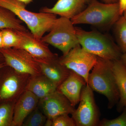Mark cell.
<instances>
[{"mask_svg": "<svg viewBox=\"0 0 126 126\" xmlns=\"http://www.w3.org/2000/svg\"><path fill=\"white\" fill-rule=\"evenodd\" d=\"M87 84L93 91L107 98L109 109L119 101V91L112 69V61L97 57L96 63L89 73Z\"/></svg>", "mask_w": 126, "mask_h": 126, "instance_id": "cell-1", "label": "cell"}, {"mask_svg": "<svg viewBox=\"0 0 126 126\" xmlns=\"http://www.w3.org/2000/svg\"><path fill=\"white\" fill-rule=\"evenodd\" d=\"M121 16L118 2L107 4L94 0L83 11L70 19L74 25L86 24L107 30Z\"/></svg>", "mask_w": 126, "mask_h": 126, "instance_id": "cell-2", "label": "cell"}, {"mask_svg": "<svg viewBox=\"0 0 126 126\" xmlns=\"http://www.w3.org/2000/svg\"><path fill=\"white\" fill-rule=\"evenodd\" d=\"M79 43L92 54L107 60H119L123 53L111 37L97 31H87L75 27Z\"/></svg>", "mask_w": 126, "mask_h": 126, "instance_id": "cell-3", "label": "cell"}, {"mask_svg": "<svg viewBox=\"0 0 126 126\" xmlns=\"http://www.w3.org/2000/svg\"><path fill=\"white\" fill-rule=\"evenodd\" d=\"M26 6L17 0H0V6L13 12L26 24L34 36L41 39L45 33L51 29L57 19V15L41 12H32L26 9Z\"/></svg>", "mask_w": 126, "mask_h": 126, "instance_id": "cell-4", "label": "cell"}, {"mask_svg": "<svg viewBox=\"0 0 126 126\" xmlns=\"http://www.w3.org/2000/svg\"><path fill=\"white\" fill-rule=\"evenodd\" d=\"M71 19L65 17L57 18L48 34L41 40L61 50L63 55L67 53L79 45L75 28Z\"/></svg>", "mask_w": 126, "mask_h": 126, "instance_id": "cell-5", "label": "cell"}, {"mask_svg": "<svg viewBox=\"0 0 126 126\" xmlns=\"http://www.w3.org/2000/svg\"><path fill=\"white\" fill-rule=\"evenodd\" d=\"M31 76L6 64L0 68V103L16 101L26 90Z\"/></svg>", "mask_w": 126, "mask_h": 126, "instance_id": "cell-6", "label": "cell"}, {"mask_svg": "<svg viewBox=\"0 0 126 126\" xmlns=\"http://www.w3.org/2000/svg\"><path fill=\"white\" fill-rule=\"evenodd\" d=\"M79 105L72 114L77 126H97L100 113L94 99L93 91L87 84L81 91Z\"/></svg>", "mask_w": 126, "mask_h": 126, "instance_id": "cell-7", "label": "cell"}, {"mask_svg": "<svg viewBox=\"0 0 126 126\" xmlns=\"http://www.w3.org/2000/svg\"><path fill=\"white\" fill-rule=\"evenodd\" d=\"M97 58V56L87 52L79 44L59 59L63 65L82 77L87 84L90 71L96 63Z\"/></svg>", "mask_w": 126, "mask_h": 126, "instance_id": "cell-8", "label": "cell"}, {"mask_svg": "<svg viewBox=\"0 0 126 126\" xmlns=\"http://www.w3.org/2000/svg\"><path fill=\"white\" fill-rule=\"evenodd\" d=\"M0 52L4 56L6 65L16 71L31 76L42 74L35 59L25 50L20 48H2Z\"/></svg>", "mask_w": 126, "mask_h": 126, "instance_id": "cell-9", "label": "cell"}, {"mask_svg": "<svg viewBox=\"0 0 126 126\" xmlns=\"http://www.w3.org/2000/svg\"><path fill=\"white\" fill-rule=\"evenodd\" d=\"M38 106L47 119L51 120L63 114L72 115L75 109L68 99L57 90L40 99Z\"/></svg>", "mask_w": 126, "mask_h": 126, "instance_id": "cell-10", "label": "cell"}, {"mask_svg": "<svg viewBox=\"0 0 126 126\" xmlns=\"http://www.w3.org/2000/svg\"><path fill=\"white\" fill-rule=\"evenodd\" d=\"M16 30L20 38L16 48L25 50L35 59L50 58L58 56L51 52L47 43L36 38L28 30Z\"/></svg>", "mask_w": 126, "mask_h": 126, "instance_id": "cell-11", "label": "cell"}, {"mask_svg": "<svg viewBox=\"0 0 126 126\" xmlns=\"http://www.w3.org/2000/svg\"><path fill=\"white\" fill-rule=\"evenodd\" d=\"M58 56L50 58L35 59L41 73L57 87L69 76L70 70L63 65ZM58 88V87H57Z\"/></svg>", "mask_w": 126, "mask_h": 126, "instance_id": "cell-12", "label": "cell"}, {"mask_svg": "<svg viewBox=\"0 0 126 126\" xmlns=\"http://www.w3.org/2000/svg\"><path fill=\"white\" fill-rule=\"evenodd\" d=\"M94 0H58L52 8L44 7L41 12L72 19L83 11Z\"/></svg>", "mask_w": 126, "mask_h": 126, "instance_id": "cell-13", "label": "cell"}, {"mask_svg": "<svg viewBox=\"0 0 126 126\" xmlns=\"http://www.w3.org/2000/svg\"><path fill=\"white\" fill-rule=\"evenodd\" d=\"M39 101L34 94L26 90L15 104L13 126H22L26 118L38 107Z\"/></svg>", "mask_w": 126, "mask_h": 126, "instance_id": "cell-14", "label": "cell"}, {"mask_svg": "<svg viewBox=\"0 0 126 126\" xmlns=\"http://www.w3.org/2000/svg\"><path fill=\"white\" fill-rule=\"evenodd\" d=\"M87 84L82 77L70 70V74L58 87L57 90L63 94L75 107L80 101L81 91Z\"/></svg>", "mask_w": 126, "mask_h": 126, "instance_id": "cell-15", "label": "cell"}, {"mask_svg": "<svg viewBox=\"0 0 126 126\" xmlns=\"http://www.w3.org/2000/svg\"><path fill=\"white\" fill-rule=\"evenodd\" d=\"M57 87L53 82L41 74L31 76L26 90L31 92L40 99L56 91Z\"/></svg>", "mask_w": 126, "mask_h": 126, "instance_id": "cell-16", "label": "cell"}, {"mask_svg": "<svg viewBox=\"0 0 126 126\" xmlns=\"http://www.w3.org/2000/svg\"><path fill=\"white\" fill-rule=\"evenodd\" d=\"M112 69L119 90V99L117 105L118 112L126 106V69L119 60L112 61Z\"/></svg>", "mask_w": 126, "mask_h": 126, "instance_id": "cell-17", "label": "cell"}, {"mask_svg": "<svg viewBox=\"0 0 126 126\" xmlns=\"http://www.w3.org/2000/svg\"><path fill=\"white\" fill-rule=\"evenodd\" d=\"M16 17L10 10L0 6V30L11 29L18 31L27 30L21 24L23 21Z\"/></svg>", "mask_w": 126, "mask_h": 126, "instance_id": "cell-18", "label": "cell"}, {"mask_svg": "<svg viewBox=\"0 0 126 126\" xmlns=\"http://www.w3.org/2000/svg\"><path fill=\"white\" fill-rule=\"evenodd\" d=\"M112 27L117 44L123 53H126V20L123 16H120Z\"/></svg>", "mask_w": 126, "mask_h": 126, "instance_id": "cell-19", "label": "cell"}, {"mask_svg": "<svg viewBox=\"0 0 126 126\" xmlns=\"http://www.w3.org/2000/svg\"><path fill=\"white\" fill-rule=\"evenodd\" d=\"M16 102L0 103V126H13Z\"/></svg>", "mask_w": 126, "mask_h": 126, "instance_id": "cell-20", "label": "cell"}, {"mask_svg": "<svg viewBox=\"0 0 126 126\" xmlns=\"http://www.w3.org/2000/svg\"><path fill=\"white\" fill-rule=\"evenodd\" d=\"M1 31L3 48L17 47L19 44L20 38L16 30L11 29H5Z\"/></svg>", "mask_w": 126, "mask_h": 126, "instance_id": "cell-21", "label": "cell"}, {"mask_svg": "<svg viewBox=\"0 0 126 126\" xmlns=\"http://www.w3.org/2000/svg\"><path fill=\"white\" fill-rule=\"evenodd\" d=\"M47 118L38 106L25 119L22 126H45Z\"/></svg>", "mask_w": 126, "mask_h": 126, "instance_id": "cell-22", "label": "cell"}, {"mask_svg": "<svg viewBox=\"0 0 126 126\" xmlns=\"http://www.w3.org/2000/svg\"><path fill=\"white\" fill-rule=\"evenodd\" d=\"M120 116L115 119L103 118L99 122L98 126H126V106Z\"/></svg>", "mask_w": 126, "mask_h": 126, "instance_id": "cell-23", "label": "cell"}, {"mask_svg": "<svg viewBox=\"0 0 126 126\" xmlns=\"http://www.w3.org/2000/svg\"><path fill=\"white\" fill-rule=\"evenodd\" d=\"M52 126H77L73 118L68 114L59 115L52 119Z\"/></svg>", "mask_w": 126, "mask_h": 126, "instance_id": "cell-24", "label": "cell"}, {"mask_svg": "<svg viewBox=\"0 0 126 126\" xmlns=\"http://www.w3.org/2000/svg\"><path fill=\"white\" fill-rule=\"evenodd\" d=\"M120 11L122 15L126 9V0H118Z\"/></svg>", "mask_w": 126, "mask_h": 126, "instance_id": "cell-25", "label": "cell"}, {"mask_svg": "<svg viewBox=\"0 0 126 126\" xmlns=\"http://www.w3.org/2000/svg\"><path fill=\"white\" fill-rule=\"evenodd\" d=\"M119 60L126 69V53L122 54Z\"/></svg>", "mask_w": 126, "mask_h": 126, "instance_id": "cell-26", "label": "cell"}, {"mask_svg": "<svg viewBox=\"0 0 126 126\" xmlns=\"http://www.w3.org/2000/svg\"><path fill=\"white\" fill-rule=\"evenodd\" d=\"M104 3L107 4L116 3L118 2V0H102Z\"/></svg>", "mask_w": 126, "mask_h": 126, "instance_id": "cell-27", "label": "cell"}, {"mask_svg": "<svg viewBox=\"0 0 126 126\" xmlns=\"http://www.w3.org/2000/svg\"><path fill=\"white\" fill-rule=\"evenodd\" d=\"M17 0L26 5L30 4L31 2L33 1V0Z\"/></svg>", "mask_w": 126, "mask_h": 126, "instance_id": "cell-28", "label": "cell"}, {"mask_svg": "<svg viewBox=\"0 0 126 126\" xmlns=\"http://www.w3.org/2000/svg\"><path fill=\"white\" fill-rule=\"evenodd\" d=\"M3 47L2 32H1V30H0V49L2 48Z\"/></svg>", "mask_w": 126, "mask_h": 126, "instance_id": "cell-29", "label": "cell"}, {"mask_svg": "<svg viewBox=\"0 0 126 126\" xmlns=\"http://www.w3.org/2000/svg\"><path fill=\"white\" fill-rule=\"evenodd\" d=\"M5 63V59L4 56L0 52V63Z\"/></svg>", "mask_w": 126, "mask_h": 126, "instance_id": "cell-30", "label": "cell"}, {"mask_svg": "<svg viewBox=\"0 0 126 126\" xmlns=\"http://www.w3.org/2000/svg\"><path fill=\"white\" fill-rule=\"evenodd\" d=\"M122 15L124 16V18H125V19L126 20V9L123 12V14Z\"/></svg>", "mask_w": 126, "mask_h": 126, "instance_id": "cell-31", "label": "cell"}, {"mask_svg": "<svg viewBox=\"0 0 126 126\" xmlns=\"http://www.w3.org/2000/svg\"><path fill=\"white\" fill-rule=\"evenodd\" d=\"M5 65V63H0V68L2 67L3 66H4Z\"/></svg>", "mask_w": 126, "mask_h": 126, "instance_id": "cell-32", "label": "cell"}]
</instances>
